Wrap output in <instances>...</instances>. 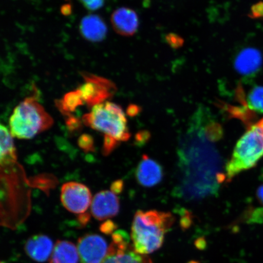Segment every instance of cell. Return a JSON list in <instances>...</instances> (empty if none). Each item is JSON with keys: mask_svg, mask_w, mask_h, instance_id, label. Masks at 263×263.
<instances>
[{"mask_svg": "<svg viewBox=\"0 0 263 263\" xmlns=\"http://www.w3.org/2000/svg\"><path fill=\"white\" fill-rule=\"evenodd\" d=\"M222 137L221 124L205 108H199L191 118L179 141L176 195L195 200L218 193L220 186L226 181L217 146Z\"/></svg>", "mask_w": 263, "mask_h": 263, "instance_id": "cell-1", "label": "cell"}, {"mask_svg": "<svg viewBox=\"0 0 263 263\" xmlns=\"http://www.w3.org/2000/svg\"><path fill=\"white\" fill-rule=\"evenodd\" d=\"M174 222L172 214L157 210H139L134 217L131 240L134 251L147 255L162 246L164 237Z\"/></svg>", "mask_w": 263, "mask_h": 263, "instance_id": "cell-2", "label": "cell"}, {"mask_svg": "<svg viewBox=\"0 0 263 263\" xmlns=\"http://www.w3.org/2000/svg\"><path fill=\"white\" fill-rule=\"evenodd\" d=\"M262 157L263 118L250 126L236 143L226 167L227 182L254 167Z\"/></svg>", "mask_w": 263, "mask_h": 263, "instance_id": "cell-3", "label": "cell"}, {"mask_svg": "<svg viewBox=\"0 0 263 263\" xmlns=\"http://www.w3.org/2000/svg\"><path fill=\"white\" fill-rule=\"evenodd\" d=\"M54 121L34 97L26 98L15 108L9 120L10 131L18 139H31L49 129Z\"/></svg>", "mask_w": 263, "mask_h": 263, "instance_id": "cell-4", "label": "cell"}, {"mask_svg": "<svg viewBox=\"0 0 263 263\" xmlns=\"http://www.w3.org/2000/svg\"><path fill=\"white\" fill-rule=\"evenodd\" d=\"M87 126L104 134L105 137L120 143L130 139L126 115L118 105L104 102L91 108L90 113L82 118Z\"/></svg>", "mask_w": 263, "mask_h": 263, "instance_id": "cell-5", "label": "cell"}, {"mask_svg": "<svg viewBox=\"0 0 263 263\" xmlns=\"http://www.w3.org/2000/svg\"><path fill=\"white\" fill-rule=\"evenodd\" d=\"M85 83L79 87L82 100L89 107L104 103L113 96L117 88L112 82L106 78L88 73H82Z\"/></svg>", "mask_w": 263, "mask_h": 263, "instance_id": "cell-6", "label": "cell"}, {"mask_svg": "<svg viewBox=\"0 0 263 263\" xmlns=\"http://www.w3.org/2000/svg\"><path fill=\"white\" fill-rule=\"evenodd\" d=\"M113 242L110 246L109 252L103 263H153L147 255L138 254L126 232L118 231L112 235Z\"/></svg>", "mask_w": 263, "mask_h": 263, "instance_id": "cell-7", "label": "cell"}, {"mask_svg": "<svg viewBox=\"0 0 263 263\" xmlns=\"http://www.w3.org/2000/svg\"><path fill=\"white\" fill-rule=\"evenodd\" d=\"M61 199L66 209L77 215L86 212L92 202L91 194L88 187L75 182L62 185Z\"/></svg>", "mask_w": 263, "mask_h": 263, "instance_id": "cell-8", "label": "cell"}, {"mask_svg": "<svg viewBox=\"0 0 263 263\" xmlns=\"http://www.w3.org/2000/svg\"><path fill=\"white\" fill-rule=\"evenodd\" d=\"M106 239L97 234H88L78 240V250L82 263H103L109 252Z\"/></svg>", "mask_w": 263, "mask_h": 263, "instance_id": "cell-9", "label": "cell"}, {"mask_svg": "<svg viewBox=\"0 0 263 263\" xmlns=\"http://www.w3.org/2000/svg\"><path fill=\"white\" fill-rule=\"evenodd\" d=\"M90 206L94 218L104 221L118 215L120 211V200L116 194L111 191H101L93 197Z\"/></svg>", "mask_w": 263, "mask_h": 263, "instance_id": "cell-10", "label": "cell"}, {"mask_svg": "<svg viewBox=\"0 0 263 263\" xmlns=\"http://www.w3.org/2000/svg\"><path fill=\"white\" fill-rule=\"evenodd\" d=\"M262 64V54L254 48L242 49L236 55L234 67L239 74L245 77H251L260 70Z\"/></svg>", "mask_w": 263, "mask_h": 263, "instance_id": "cell-11", "label": "cell"}, {"mask_svg": "<svg viewBox=\"0 0 263 263\" xmlns=\"http://www.w3.org/2000/svg\"><path fill=\"white\" fill-rule=\"evenodd\" d=\"M136 177L140 185L150 188L162 181L163 170L156 160L143 155L137 167Z\"/></svg>", "mask_w": 263, "mask_h": 263, "instance_id": "cell-12", "label": "cell"}, {"mask_svg": "<svg viewBox=\"0 0 263 263\" xmlns=\"http://www.w3.org/2000/svg\"><path fill=\"white\" fill-rule=\"evenodd\" d=\"M111 23L118 34L132 36L136 34L139 25V20L136 11L128 8H120L113 12Z\"/></svg>", "mask_w": 263, "mask_h": 263, "instance_id": "cell-13", "label": "cell"}, {"mask_svg": "<svg viewBox=\"0 0 263 263\" xmlns=\"http://www.w3.org/2000/svg\"><path fill=\"white\" fill-rule=\"evenodd\" d=\"M54 248L53 242L51 238L47 235H37L26 241L25 251L33 260L44 262L51 257Z\"/></svg>", "mask_w": 263, "mask_h": 263, "instance_id": "cell-14", "label": "cell"}, {"mask_svg": "<svg viewBox=\"0 0 263 263\" xmlns=\"http://www.w3.org/2000/svg\"><path fill=\"white\" fill-rule=\"evenodd\" d=\"M80 29L82 37L92 42L103 41L107 32L103 20L95 14L84 16L80 23Z\"/></svg>", "mask_w": 263, "mask_h": 263, "instance_id": "cell-15", "label": "cell"}, {"mask_svg": "<svg viewBox=\"0 0 263 263\" xmlns=\"http://www.w3.org/2000/svg\"><path fill=\"white\" fill-rule=\"evenodd\" d=\"M80 255L77 247L68 241L55 243L49 263H78Z\"/></svg>", "mask_w": 263, "mask_h": 263, "instance_id": "cell-16", "label": "cell"}, {"mask_svg": "<svg viewBox=\"0 0 263 263\" xmlns=\"http://www.w3.org/2000/svg\"><path fill=\"white\" fill-rule=\"evenodd\" d=\"M1 136V151H0V161L2 166L15 162L16 160V150L11 131L2 124L0 126Z\"/></svg>", "mask_w": 263, "mask_h": 263, "instance_id": "cell-17", "label": "cell"}, {"mask_svg": "<svg viewBox=\"0 0 263 263\" xmlns=\"http://www.w3.org/2000/svg\"><path fill=\"white\" fill-rule=\"evenodd\" d=\"M238 98L243 106L251 112L263 114V86H255L246 98L238 95Z\"/></svg>", "mask_w": 263, "mask_h": 263, "instance_id": "cell-18", "label": "cell"}, {"mask_svg": "<svg viewBox=\"0 0 263 263\" xmlns=\"http://www.w3.org/2000/svg\"><path fill=\"white\" fill-rule=\"evenodd\" d=\"M84 103L80 92L77 90L65 94L63 99L58 101L57 104L61 112L68 117L77 108L83 105Z\"/></svg>", "mask_w": 263, "mask_h": 263, "instance_id": "cell-19", "label": "cell"}, {"mask_svg": "<svg viewBox=\"0 0 263 263\" xmlns=\"http://www.w3.org/2000/svg\"><path fill=\"white\" fill-rule=\"evenodd\" d=\"M78 145L84 151H93L94 141L93 137L90 135L84 134L78 140Z\"/></svg>", "mask_w": 263, "mask_h": 263, "instance_id": "cell-20", "label": "cell"}, {"mask_svg": "<svg viewBox=\"0 0 263 263\" xmlns=\"http://www.w3.org/2000/svg\"><path fill=\"white\" fill-rule=\"evenodd\" d=\"M85 8L90 11H96L103 7L105 0H80Z\"/></svg>", "mask_w": 263, "mask_h": 263, "instance_id": "cell-21", "label": "cell"}, {"mask_svg": "<svg viewBox=\"0 0 263 263\" xmlns=\"http://www.w3.org/2000/svg\"><path fill=\"white\" fill-rule=\"evenodd\" d=\"M166 41L173 48H179L183 44V41L176 34H170L166 36Z\"/></svg>", "mask_w": 263, "mask_h": 263, "instance_id": "cell-22", "label": "cell"}, {"mask_svg": "<svg viewBox=\"0 0 263 263\" xmlns=\"http://www.w3.org/2000/svg\"><path fill=\"white\" fill-rule=\"evenodd\" d=\"M116 228L117 226L114 222L110 220H108L101 225L100 229L102 232L106 233V234H110Z\"/></svg>", "mask_w": 263, "mask_h": 263, "instance_id": "cell-23", "label": "cell"}, {"mask_svg": "<svg viewBox=\"0 0 263 263\" xmlns=\"http://www.w3.org/2000/svg\"><path fill=\"white\" fill-rule=\"evenodd\" d=\"M123 187L124 183L123 180H118L115 181V182L111 184L110 187L111 192L116 194L117 195H119V194L122 192Z\"/></svg>", "mask_w": 263, "mask_h": 263, "instance_id": "cell-24", "label": "cell"}, {"mask_svg": "<svg viewBox=\"0 0 263 263\" xmlns=\"http://www.w3.org/2000/svg\"><path fill=\"white\" fill-rule=\"evenodd\" d=\"M252 11L254 16L263 15V3H259V4L254 6Z\"/></svg>", "mask_w": 263, "mask_h": 263, "instance_id": "cell-25", "label": "cell"}, {"mask_svg": "<svg viewBox=\"0 0 263 263\" xmlns=\"http://www.w3.org/2000/svg\"><path fill=\"white\" fill-rule=\"evenodd\" d=\"M256 198H257L259 204L261 205L259 209L263 210V185L259 187L257 192H256Z\"/></svg>", "mask_w": 263, "mask_h": 263, "instance_id": "cell-26", "label": "cell"}, {"mask_svg": "<svg viewBox=\"0 0 263 263\" xmlns=\"http://www.w3.org/2000/svg\"><path fill=\"white\" fill-rule=\"evenodd\" d=\"M62 14L64 15H70L71 13V6L70 5L67 4L62 6L61 8Z\"/></svg>", "mask_w": 263, "mask_h": 263, "instance_id": "cell-27", "label": "cell"}, {"mask_svg": "<svg viewBox=\"0 0 263 263\" xmlns=\"http://www.w3.org/2000/svg\"><path fill=\"white\" fill-rule=\"evenodd\" d=\"M90 219V215L88 214L84 213L80 215V217H79V220L81 222L82 224H86V223L89 221Z\"/></svg>", "mask_w": 263, "mask_h": 263, "instance_id": "cell-28", "label": "cell"}, {"mask_svg": "<svg viewBox=\"0 0 263 263\" xmlns=\"http://www.w3.org/2000/svg\"><path fill=\"white\" fill-rule=\"evenodd\" d=\"M138 111H139V107L135 106V105H130V106L128 107L127 114L130 115V116L136 115Z\"/></svg>", "mask_w": 263, "mask_h": 263, "instance_id": "cell-29", "label": "cell"}, {"mask_svg": "<svg viewBox=\"0 0 263 263\" xmlns=\"http://www.w3.org/2000/svg\"><path fill=\"white\" fill-rule=\"evenodd\" d=\"M189 263H199V262H197L196 261H190V262Z\"/></svg>", "mask_w": 263, "mask_h": 263, "instance_id": "cell-30", "label": "cell"}, {"mask_svg": "<svg viewBox=\"0 0 263 263\" xmlns=\"http://www.w3.org/2000/svg\"><path fill=\"white\" fill-rule=\"evenodd\" d=\"M1 263H5V262L2 261Z\"/></svg>", "mask_w": 263, "mask_h": 263, "instance_id": "cell-31", "label": "cell"}]
</instances>
